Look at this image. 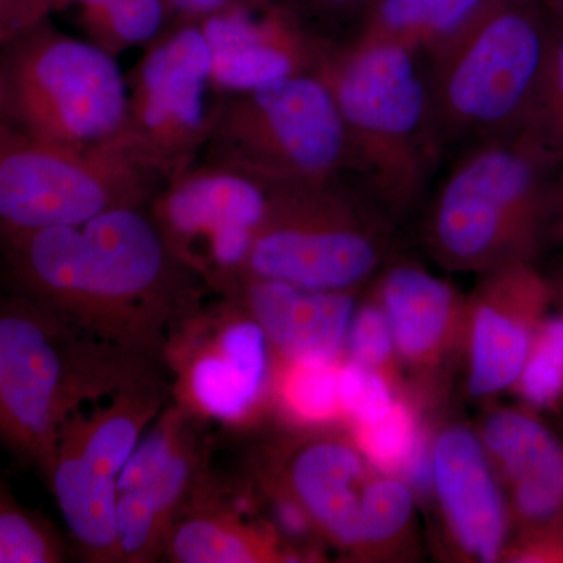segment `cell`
I'll return each instance as SVG.
<instances>
[{
    "label": "cell",
    "mask_w": 563,
    "mask_h": 563,
    "mask_svg": "<svg viewBox=\"0 0 563 563\" xmlns=\"http://www.w3.org/2000/svg\"><path fill=\"white\" fill-rule=\"evenodd\" d=\"M7 287L51 307L107 346L162 363L177 318L213 295L174 254L147 206L79 225L2 231Z\"/></svg>",
    "instance_id": "1"
},
{
    "label": "cell",
    "mask_w": 563,
    "mask_h": 563,
    "mask_svg": "<svg viewBox=\"0 0 563 563\" xmlns=\"http://www.w3.org/2000/svg\"><path fill=\"white\" fill-rule=\"evenodd\" d=\"M346 141V177L387 214L421 201L443 158L421 52L387 41L328 38L313 70Z\"/></svg>",
    "instance_id": "2"
},
{
    "label": "cell",
    "mask_w": 563,
    "mask_h": 563,
    "mask_svg": "<svg viewBox=\"0 0 563 563\" xmlns=\"http://www.w3.org/2000/svg\"><path fill=\"white\" fill-rule=\"evenodd\" d=\"M562 179V152L531 125L463 147L432 198L433 254L461 272L532 262L561 222Z\"/></svg>",
    "instance_id": "3"
},
{
    "label": "cell",
    "mask_w": 563,
    "mask_h": 563,
    "mask_svg": "<svg viewBox=\"0 0 563 563\" xmlns=\"http://www.w3.org/2000/svg\"><path fill=\"white\" fill-rule=\"evenodd\" d=\"M162 365L107 346L22 292L0 290V448L46 476L62 428Z\"/></svg>",
    "instance_id": "4"
},
{
    "label": "cell",
    "mask_w": 563,
    "mask_h": 563,
    "mask_svg": "<svg viewBox=\"0 0 563 563\" xmlns=\"http://www.w3.org/2000/svg\"><path fill=\"white\" fill-rule=\"evenodd\" d=\"M550 32L543 0H487L422 55L443 155L532 124Z\"/></svg>",
    "instance_id": "5"
},
{
    "label": "cell",
    "mask_w": 563,
    "mask_h": 563,
    "mask_svg": "<svg viewBox=\"0 0 563 563\" xmlns=\"http://www.w3.org/2000/svg\"><path fill=\"white\" fill-rule=\"evenodd\" d=\"M128 81L117 57L51 16L0 46V122L70 151L121 147Z\"/></svg>",
    "instance_id": "6"
},
{
    "label": "cell",
    "mask_w": 563,
    "mask_h": 563,
    "mask_svg": "<svg viewBox=\"0 0 563 563\" xmlns=\"http://www.w3.org/2000/svg\"><path fill=\"white\" fill-rule=\"evenodd\" d=\"M387 213L346 176L268 188L244 277L351 291L383 262Z\"/></svg>",
    "instance_id": "7"
},
{
    "label": "cell",
    "mask_w": 563,
    "mask_h": 563,
    "mask_svg": "<svg viewBox=\"0 0 563 563\" xmlns=\"http://www.w3.org/2000/svg\"><path fill=\"white\" fill-rule=\"evenodd\" d=\"M201 158L266 188L346 176L342 118L314 73L218 96Z\"/></svg>",
    "instance_id": "8"
},
{
    "label": "cell",
    "mask_w": 563,
    "mask_h": 563,
    "mask_svg": "<svg viewBox=\"0 0 563 563\" xmlns=\"http://www.w3.org/2000/svg\"><path fill=\"white\" fill-rule=\"evenodd\" d=\"M162 181L120 146L70 151L0 122V229L65 228L151 202Z\"/></svg>",
    "instance_id": "9"
},
{
    "label": "cell",
    "mask_w": 563,
    "mask_h": 563,
    "mask_svg": "<svg viewBox=\"0 0 563 563\" xmlns=\"http://www.w3.org/2000/svg\"><path fill=\"white\" fill-rule=\"evenodd\" d=\"M143 49L125 76L121 147L163 184L201 158L218 96L201 22L174 20Z\"/></svg>",
    "instance_id": "10"
},
{
    "label": "cell",
    "mask_w": 563,
    "mask_h": 563,
    "mask_svg": "<svg viewBox=\"0 0 563 563\" xmlns=\"http://www.w3.org/2000/svg\"><path fill=\"white\" fill-rule=\"evenodd\" d=\"M273 347L232 296H207L177 318L162 365L174 402L206 424H244L273 388Z\"/></svg>",
    "instance_id": "11"
},
{
    "label": "cell",
    "mask_w": 563,
    "mask_h": 563,
    "mask_svg": "<svg viewBox=\"0 0 563 563\" xmlns=\"http://www.w3.org/2000/svg\"><path fill=\"white\" fill-rule=\"evenodd\" d=\"M266 207L268 188L202 158L163 181L147 203L165 242L214 296L242 282Z\"/></svg>",
    "instance_id": "12"
},
{
    "label": "cell",
    "mask_w": 563,
    "mask_h": 563,
    "mask_svg": "<svg viewBox=\"0 0 563 563\" xmlns=\"http://www.w3.org/2000/svg\"><path fill=\"white\" fill-rule=\"evenodd\" d=\"M210 426L173 401L118 477L120 563L162 561L174 521L211 474Z\"/></svg>",
    "instance_id": "13"
},
{
    "label": "cell",
    "mask_w": 563,
    "mask_h": 563,
    "mask_svg": "<svg viewBox=\"0 0 563 563\" xmlns=\"http://www.w3.org/2000/svg\"><path fill=\"white\" fill-rule=\"evenodd\" d=\"M169 398L158 365L70 415L44 476L58 507L84 517L117 509L118 477Z\"/></svg>",
    "instance_id": "14"
},
{
    "label": "cell",
    "mask_w": 563,
    "mask_h": 563,
    "mask_svg": "<svg viewBox=\"0 0 563 563\" xmlns=\"http://www.w3.org/2000/svg\"><path fill=\"white\" fill-rule=\"evenodd\" d=\"M199 22L209 47L211 87L217 96L313 73L328 40L307 24L288 0L232 7Z\"/></svg>",
    "instance_id": "15"
},
{
    "label": "cell",
    "mask_w": 563,
    "mask_h": 563,
    "mask_svg": "<svg viewBox=\"0 0 563 563\" xmlns=\"http://www.w3.org/2000/svg\"><path fill=\"white\" fill-rule=\"evenodd\" d=\"M488 274L470 324L468 387L477 398L515 387L551 299L532 262L506 263Z\"/></svg>",
    "instance_id": "16"
},
{
    "label": "cell",
    "mask_w": 563,
    "mask_h": 563,
    "mask_svg": "<svg viewBox=\"0 0 563 563\" xmlns=\"http://www.w3.org/2000/svg\"><path fill=\"white\" fill-rule=\"evenodd\" d=\"M432 485L459 547L476 561L503 558L509 507L483 440L450 428L432 444Z\"/></svg>",
    "instance_id": "17"
},
{
    "label": "cell",
    "mask_w": 563,
    "mask_h": 563,
    "mask_svg": "<svg viewBox=\"0 0 563 563\" xmlns=\"http://www.w3.org/2000/svg\"><path fill=\"white\" fill-rule=\"evenodd\" d=\"M481 440L518 523L531 529L563 518V443L551 429L531 413L499 410L485 420Z\"/></svg>",
    "instance_id": "18"
},
{
    "label": "cell",
    "mask_w": 563,
    "mask_h": 563,
    "mask_svg": "<svg viewBox=\"0 0 563 563\" xmlns=\"http://www.w3.org/2000/svg\"><path fill=\"white\" fill-rule=\"evenodd\" d=\"M228 296L250 310L280 358L336 361L355 312L350 291L306 290L254 277H243Z\"/></svg>",
    "instance_id": "19"
},
{
    "label": "cell",
    "mask_w": 563,
    "mask_h": 563,
    "mask_svg": "<svg viewBox=\"0 0 563 563\" xmlns=\"http://www.w3.org/2000/svg\"><path fill=\"white\" fill-rule=\"evenodd\" d=\"M368 462L339 440L317 439L296 448L284 463V479L312 525L346 548L361 547V507Z\"/></svg>",
    "instance_id": "20"
},
{
    "label": "cell",
    "mask_w": 563,
    "mask_h": 563,
    "mask_svg": "<svg viewBox=\"0 0 563 563\" xmlns=\"http://www.w3.org/2000/svg\"><path fill=\"white\" fill-rule=\"evenodd\" d=\"M239 504L222 496L213 473L174 521L163 559L172 563H254L280 561L273 536L244 523Z\"/></svg>",
    "instance_id": "21"
},
{
    "label": "cell",
    "mask_w": 563,
    "mask_h": 563,
    "mask_svg": "<svg viewBox=\"0 0 563 563\" xmlns=\"http://www.w3.org/2000/svg\"><path fill=\"white\" fill-rule=\"evenodd\" d=\"M379 303L390 321L396 352L415 365L439 357L457 317V296L446 282L401 263L384 274Z\"/></svg>",
    "instance_id": "22"
},
{
    "label": "cell",
    "mask_w": 563,
    "mask_h": 563,
    "mask_svg": "<svg viewBox=\"0 0 563 563\" xmlns=\"http://www.w3.org/2000/svg\"><path fill=\"white\" fill-rule=\"evenodd\" d=\"M487 0H376L347 38L387 41L422 55L435 49Z\"/></svg>",
    "instance_id": "23"
},
{
    "label": "cell",
    "mask_w": 563,
    "mask_h": 563,
    "mask_svg": "<svg viewBox=\"0 0 563 563\" xmlns=\"http://www.w3.org/2000/svg\"><path fill=\"white\" fill-rule=\"evenodd\" d=\"M355 442L365 461L415 488L432 484V446L410 407L396 401L376 420L354 426Z\"/></svg>",
    "instance_id": "24"
},
{
    "label": "cell",
    "mask_w": 563,
    "mask_h": 563,
    "mask_svg": "<svg viewBox=\"0 0 563 563\" xmlns=\"http://www.w3.org/2000/svg\"><path fill=\"white\" fill-rule=\"evenodd\" d=\"M76 7L85 38L113 57L144 47L174 21L168 0H62Z\"/></svg>",
    "instance_id": "25"
},
{
    "label": "cell",
    "mask_w": 563,
    "mask_h": 563,
    "mask_svg": "<svg viewBox=\"0 0 563 563\" xmlns=\"http://www.w3.org/2000/svg\"><path fill=\"white\" fill-rule=\"evenodd\" d=\"M339 373L331 358H282L273 376L274 398L290 420L325 424L342 413Z\"/></svg>",
    "instance_id": "26"
},
{
    "label": "cell",
    "mask_w": 563,
    "mask_h": 563,
    "mask_svg": "<svg viewBox=\"0 0 563 563\" xmlns=\"http://www.w3.org/2000/svg\"><path fill=\"white\" fill-rule=\"evenodd\" d=\"M73 548L49 518L18 501L0 481V563L68 562Z\"/></svg>",
    "instance_id": "27"
},
{
    "label": "cell",
    "mask_w": 563,
    "mask_h": 563,
    "mask_svg": "<svg viewBox=\"0 0 563 563\" xmlns=\"http://www.w3.org/2000/svg\"><path fill=\"white\" fill-rule=\"evenodd\" d=\"M526 404L548 409L563 396V313L544 317L515 384Z\"/></svg>",
    "instance_id": "28"
},
{
    "label": "cell",
    "mask_w": 563,
    "mask_h": 563,
    "mask_svg": "<svg viewBox=\"0 0 563 563\" xmlns=\"http://www.w3.org/2000/svg\"><path fill=\"white\" fill-rule=\"evenodd\" d=\"M413 514V492L409 484L395 476L368 481L363 492L361 547L384 544L398 537Z\"/></svg>",
    "instance_id": "29"
},
{
    "label": "cell",
    "mask_w": 563,
    "mask_h": 563,
    "mask_svg": "<svg viewBox=\"0 0 563 563\" xmlns=\"http://www.w3.org/2000/svg\"><path fill=\"white\" fill-rule=\"evenodd\" d=\"M550 44L531 128L563 154V16L550 13Z\"/></svg>",
    "instance_id": "30"
},
{
    "label": "cell",
    "mask_w": 563,
    "mask_h": 563,
    "mask_svg": "<svg viewBox=\"0 0 563 563\" xmlns=\"http://www.w3.org/2000/svg\"><path fill=\"white\" fill-rule=\"evenodd\" d=\"M340 404L352 424L376 420L395 406V393L379 369L347 362L340 365Z\"/></svg>",
    "instance_id": "31"
},
{
    "label": "cell",
    "mask_w": 563,
    "mask_h": 563,
    "mask_svg": "<svg viewBox=\"0 0 563 563\" xmlns=\"http://www.w3.org/2000/svg\"><path fill=\"white\" fill-rule=\"evenodd\" d=\"M346 346L351 361L383 368L396 351L390 321L380 303H369L352 314Z\"/></svg>",
    "instance_id": "32"
},
{
    "label": "cell",
    "mask_w": 563,
    "mask_h": 563,
    "mask_svg": "<svg viewBox=\"0 0 563 563\" xmlns=\"http://www.w3.org/2000/svg\"><path fill=\"white\" fill-rule=\"evenodd\" d=\"M296 13L314 31L331 38V29L355 25L376 0H288Z\"/></svg>",
    "instance_id": "33"
},
{
    "label": "cell",
    "mask_w": 563,
    "mask_h": 563,
    "mask_svg": "<svg viewBox=\"0 0 563 563\" xmlns=\"http://www.w3.org/2000/svg\"><path fill=\"white\" fill-rule=\"evenodd\" d=\"M62 10V0H0V46Z\"/></svg>",
    "instance_id": "34"
},
{
    "label": "cell",
    "mask_w": 563,
    "mask_h": 563,
    "mask_svg": "<svg viewBox=\"0 0 563 563\" xmlns=\"http://www.w3.org/2000/svg\"><path fill=\"white\" fill-rule=\"evenodd\" d=\"M512 558L517 562H563V518L525 529Z\"/></svg>",
    "instance_id": "35"
},
{
    "label": "cell",
    "mask_w": 563,
    "mask_h": 563,
    "mask_svg": "<svg viewBox=\"0 0 563 563\" xmlns=\"http://www.w3.org/2000/svg\"><path fill=\"white\" fill-rule=\"evenodd\" d=\"M174 20L202 21L232 7H263L276 0H168Z\"/></svg>",
    "instance_id": "36"
},
{
    "label": "cell",
    "mask_w": 563,
    "mask_h": 563,
    "mask_svg": "<svg viewBox=\"0 0 563 563\" xmlns=\"http://www.w3.org/2000/svg\"><path fill=\"white\" fill-rule=\"evenodd\" d=\"M543 3L550 13L562 14L563 16V0H543Z\"/></svg>",
    "instance_id": "37"
},
{
    "label": "cell",
    "mask_w": 563,
    "mask_h": 563,
    "mask_svg": "<svg viewBox=\"0 0 563 563\" xmlns=\"http://www.w3.org/2000/svg\"><path fill=\"white\" fill-rule=\"evenodd\" d=\"M561 225L563 228V179H562V190H561Z\"/></svg>",
    "instance_id": "38"
},
{
    "label": "cell",
    "mask_w": 563,
    "mask_h": 563,
    "mask_svg": "<svg viewBox=\"0 0 563 563\" xmlns=\"http://www.w3.org/2000/svg\"><path fill=\"white\" fill-rule=\"evenodd\" d=\"M0 233H2V229H0Z\"/></svg>",
    "instance_id": "39"
}]
</instances>
